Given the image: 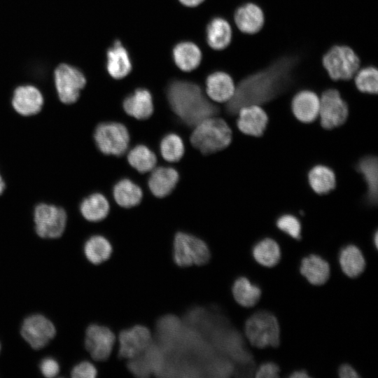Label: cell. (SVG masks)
Segmentation results:
<instances>
[{
  "mask_svg": "<svg viewBox=\"0 0 378 378\" xmlns=\"http://www.w3.org/2000/svg\"><path fill=\"white\" fill-rule=\"evenodd\" d=\"M5 188H6V184L2 178V176L0 174V195L4 192Z\"/></svg>",
  "mask_w": 378,
  "mask_h": 378,
  "instance_id": "44",
  "label": "cell"
},
{
  "mask_svg": "<svg viewBox=\"0 0 378 378\" xmlns=\"http://www.w3.org/2000/svg\"><path fill=\"white\" fill-rule=\"evenodd\" d=\"M160 153L168 162H177L184 153V145L182 139L176 134H169L161 141Z\"/></svg>",
  "mask_w": 378,
  "mask_h": 378,
  "instance_id": "34",
  "label": "cell"
},
{
  "mask_svg": "<svg viewBox=\"0 0 378 378\" xmlns=\"http://www.w3.org/2000/svg\"><path fill=\"white\" fill-rule=\"evenodd\" d=\"M339 260L342 270L349 277L359 276L365 267V258L360 249L354 245L344 247L340 252Z\"/></svg>",
  "mask_w": 378,
  "mask_h": 378,
  "instance_id": "29",
  "label": "cell"
},
{
  "mask_svg": "<svg viewBox=\"0 0 378 378\" xmlns=\"http://www.w3.org/2000/svg\"><path fill=\"white\" fill-rule=\"evenodd\" d=\"M43 103V97L41 91L31 85L18 87L11 99L13 109L22 116L36 115L41 111Z\"/></svg>",
  "mask_w": 378,
  "mask_h": 378,
  "instance_id": "14",
  "label": "cell"
},
{
  "mask_svg": "<svg viewBox=\"0 0 378 378\" xmlns=\"http://www.w3.org/2000/svg\"><path fill=\"white\" fill-rule=\"evenodd\" d=\"M172 256L176 265L184 267L206 264L211 253L202 239L192 234L178 232L174 238Z\"/></svg>",
  "mask_w": 378,
  "mask_h": 378,
  "instance_id": "5",
  "label": "cell"
},
{
  "mask_svg": "<svg viewBox=\"0 0 378 378\" xmlns=\"http://www.w3.org/2000/svg\"><path fill=\"white\" fill-rule=\"evenodd\" d=\"M109 204L106 198L100 193L92 194L83 200L80 211L83 217L90 222H99L108 214Z\"/></svg>",
  "mask_w": 378,
  "mask_h": 378,
  "instance_id": "26",
  "label": "cell"
},
{
  "mask_svg": "<svg viewBox=\"0 0 378 378\" xmlns=\"http://www.w3.org/2000/svg\"><path fill=\"white\" fill-rule=\"evenodd\" d=\"M253 256L260 265L269 267H273L281 258L279 246L272 239H263L253 247Z\"/></svg>",
  "mask_w": 378,
  "mask_h": 378,
  "instance_id": "32",
  "label": "cell"
},
{
  "mask_svg": "<svg viewBox=\"0 0 378 378\" xmlns=\"http://www.w3.org/2000/svg\"><path fill=\"white\" fill-rule=\"evenodd\" d=\"M279 368L274 363L268 362L262 364L256 372L258 378H275L279 377Z\"/></svg>",
  "mask_w": 378,
  "mask_h": 378,
  "instance_id": "40",
  "label": "cell"
},
{
  "mask_svg": "<svg viewBox=\"0 0 378 378\" xmlns=\"http://www.w3.org/2000/svg\"><path fill=\"white\" fill-rule=\"evenodd\" d=\"M232 295L238 304L245 307H251L259 301L261 290L246 277H240L233 284Z\"/></svg>",
  "mask_w": 378,
  "mask_h": 378,
  "instance_id": "31",
  "label": "cell"
},
{
  "mask_svg": "<svg viewBox=\"0 0 378 378\" xmlns=\"http://www.w3.org/2000/svg\"><path fill=\"white\" fill-rule=\"evenodd\" d=\"M355 84L362 92L377 94L378 73L376 68L368 66L358 70L355 74Z\"/></svg>",
  "mask_w": 378,
  "mask_h": 378,
  "instance_id": "35",
  "label": "cell"
},
{
  "mask_svg": "<svg viewBox=\"0 0 378 378\" xmlns=\"http://www.w3.org/2000/svg\"><path fill=\"white\" fill-rule=\"evenodd\" d=\"M123 108L130 115L144 120L149 118L153 112V103L150 92L146 89H137L126 97Z\"/></svg>",
  "mask_w": 378,
  "mask_h": 378,
  "instance_id": "20",
  "label": "cell"
},
{
  "mask_svg": "<svg viewBox=\"0 0 378 378\" xmlns=\"http://www.w3.org/2000/svg\"><path fill=\"white\" fill-rule=\"evenodd\" d=\"M274 68L252 75L242 80L227 102V111L232 115L251 104H263L278 95L286 86L287 74L284 70Z\"/></svg>",
  "mask_w": 378,
  "mask_h": 378,
  "instance_id": "1",
  "label": "cell"
},
{
  "mask_svg": "<svg viewBox=\"0 0 378 378\" xmlns=\"http://www.w3.org/2000/svg\"><path fill=\"white\" fill-rule=\"evenodd\" d=\"M106 68L110 76L115 79L125 77L132 70L128 52L119 41H115L107 52Z\"/></svg>",
  "mask_w": 378,
  "mask_h": 378,
  "instance_id": "22",
  "label": "cell"
},
{
  "mask_svg": "<svg viewBox=\"0 0 378 378\" xmlns=\"http://www.w3.org/2000/svg\"><path fill=\"white\" fill-rule=\"evenodd\" d=\"M151 342V332L146 326L136 325L123 330L118 335V355L122 358L132 359L147 350Z\"/></svg>",
  "mask_w": 378,
  "mask_h": 378,
  "instance_id": "13",
  "label": "cell"
},
{
  "mask_svg": "<svg viewBox=\"0 0 378 378\" xmlns=\"http://www.w3.org/2000/svg\"><path fill=\"white\" fill-rule=\"evenodd\" d=\"M113 194L116 202L125 208L139 204L143 195L140 187L127 178L120 180L115 185Z\"/></svg>",
  "mask_w": 378,
  "mask_h": 378,
  "instance_id": "30",
  "label": "cell"
},
{
  "mask_svg": "<svg viewBox=\"0 0 378 378\" xmlns=\"http://www.w3.org/2000/svg\"><path fill=\"white\" fill-rule=\"evenodd\" d=\"M234 19L238 29L248 34L258 32L265 21L263 11L253 3H247L239 6L234 13Z\"/></svg>",
  "mask_w": 378,
  "mask_h": 378,
  "instance_id": "17",
  "label": "cell"
},
{
  "mask_svg": "<svg viewBox=\"0 0 378 378\" xmlns=\"http://www.w3.org/2000/svg\"><path fill=\"white\" fill-rule=\"evenodd\" d=\"M330 272L328 262L317 255L305 257L301 262V274L313 285L325 284L330 276Z\"/></svg>",
  "mask_w": 378,
  "mask_h": 378,
  "instance_id": "23",
  "label": "cell"
},
{
  "mask_svg": "<svg viewBox=\"0 0 378 378\" xmlns=\"http://www.w3.org/2000/svg\"><path fill=\"white\" fill-rule=\"evenodd\" d=\"M54 80L58 97L66 104L75 103L86 84L83 73L66 64H62L55 69Z\"/></svg>",
  "mask_w": 378,
  "mask_h": 378,
  "instance_id": "9",
  "label": "cell"
},
{
  "mask_svg": "<svg viewBox=\"0 0 378 378\" xmlns=\"http://www.w3.org/2000/svg\"><path fill=\"white\" fill-rule=\"evenodd\" d=\"M178 181L176 169L168 167H160L154 169L148 179L151 192L158 197L168 195L175 188Z\"/></svg>",
  "mask_w": 378,
  "mask_h": 378,
  "instance_id": "21",
  "label": "cell"
},
{
  "mask_svg": "<svg viewBox=\"0 0 378 378\" xmlns=\"http://www.w3.org/2000/svg\"><path fill=\"white\" fill-rule=\"evenodd\" d=\"M179 1L186 6L194 7L200 4L204 0H179Z\"/></svg>",
  "mask_w": 378,
  "mask_h": 378,
  "instance_id": "42",
  "label": "cell"
},
{
  "mask_svg": "<svg viewBox=\"0 0 378 378\" xmlns=\"http://www.w3.org/2000/svg\"><path fill=\"white\" fill-rule=\"evenodd\" d=\"M130 164L141 173L151 171L155 167L157 158L155 153L144 145H138L128 153Z\"/></svg>",
  "mask_w": 378,
  "mask_h": 378,
  "instance_id": "33",
  "label": "cell"
},
{
  "mask_svg": "<svg viewBox=\"0 0 378 378\" xmlns=\"http://www.w3.org/2000/svg\"><path fill=\"white\" fill-rule=\"evenodd\" d=\"M357 171L361 174L366 186L365 199L369 204H377V158L374 155L362 158L356 165Z\"/></svg>",
  "mask_w": 378,
  "mask_h": 378,
  "instance_id": "19",
  "label": "cell"
},
{
  "mask_svg": "<svg viewBox=\"0 0 378 378\" xmlns=\"http://www.w3.org/2000/svg\"><path fill=\"white\" fill-rule=\"evenodd\" d=\"M339 376L341 378H358L357 372L349 365L344 364L339 369Z\"/></svg>",
  "mask_w": 378,
  "mask_h": 378,
  "instance_id": "41",
  "label": "cell"
},
{
  "mask_svg": "<svg viewBox=\"0 0 378 378\" xmlns=\"http://www.w3.org/2000/svg\"><path fill=\"white\" fill-rule=\"evenodd\" d=\"M128 368L137 377H147L152 372L148 360L142 354L130 359Z\"/></svg>",
  "mask_w": 378,
  "mask_h": 378,
  "instance_id": "37",
  "label": "cell"
},
{
  "mask_svg": "<svg viewBox=\"0 0 378 378\" xmlns=\"http://www.w3.org/2000/svg\"><path fill=\"white\" fill-rule=\"evenodd\" d=\"M99 150L106 155L120 156L128 148L130 135L127 128L118 122H102L94 132Z\"/></svg>",
  "mask_w": 378,
  "mask_h": 378,
  "instance_id": "8",
  "label": "cell"
},
{
  "mask_svg": "<svg viewBox=\"0 0 378 378\" xmlns=\"http://www.w3.org/2000/svg\"><path fill=\"white\" fill-rule=\"evenodd\" d=\"M291 378H307L309 377L308 374L304 370H297L294 371L290 375Z\"/></svg>",
  "mask_w": 378,
  "mask_h": 378,
  "instance_id": "43",
  "label": "cell"
},
{
  "mask_svg": "<svg viewBox=\"0 0 378 378\" xmlns=\"http://www.w3.org/2000/svg\"><path fill=\"white\" fill-rule=\"evenodd\" d=\"M22 338L34 349H41L55 337L56 329L53 323L40 314L25 318L21 325Z\"/></svg>",
  "mask_w": 378,
  "mask_h": 378,
  "instance_id": "10",
  "label": "cell"
},
{
  "mask_svg": "<svg viewBox=\"0 0 378 378\" xmlns=\"http://www.w3.org/2000/svg\"><path fill=\"white\" fill-rule=\"evenodd\" d=\"M237 113V127L242 133L253 136L262 135L268 123V116L260 105L243 106Z\"/></svg>",
  "mask_w": 378,
  "mask_h": 378,
  "instance_id": "15",
  "label": "cell"
},
{
  "mask_svg": "<svg viewBox=\"0 0 378 378\" xmlns=\"http://www.w3.org/2000/svg\"><path fill=\"white\" fill-rule=\"evenodd\" d=\"M323 65L332 80H349L358 70L360 59L351 48L335 46L323 55Z\"/></svg>",
  "mask_w": 378,
  "mask_h": 378,
  "instance_id": "7",
  "label": "cell"
},
{
  "mask_svg": "<svg viewBox=\"0 0 378 378\" xmlns=\"http://www.w3.org/2000/svg\"><path fill=\"white\" fill-rule=\"evenodd\" d=\"M39 369L44 377L52 378L59 374L60 367L59 363L55 358L46 357L41 361Z\"/></svg>",
  "mask_w": 378,
  "mask_h": 378,
  "instance_id": "39",
  "label": "cell"
},
{
  "mask_svg": "<svg viewBox=\"0 0 378 378\" xmlns=\"http://www.w3.org/2000/svg\"><path fill=\"white\" fill-rule=\"evenodd\" d=\"M349 108L339 91L328 89L324 91L320 99L318 116L321 125L331 130L343 125L348 117Z\"/></svg>",
  "mask_w": 378,
  "mask_h": 378,
  "instance_id": "11",
  "label": "cell"
},
{
  "mask_svg": "<svg viewBox=\"0 0 378 378\" xmlns=\"http://www.w3.org/2000/svg\"><path fill=\"white\" fill-rule=\"evenodd\" d=\"M173 58L176 66L183 71H191L200 64L202 52L195 43L185 41L173 49Z\"/></svg>",
  "mask_w": 378,
  "mask_h": 378,
  "instance_id": "24",
  "label": "cell"
},
{
  "mask_svg": "<svg viewBox=\"0 0 378 378\" xmlns=\"http://www.w3.org/2000/svg\"><path fill=\"white\" fill-rule=\"evenodd\" d=\"M232 141V130L227 122L214 116L207 118L195 125L191 134L192 146L204 154L221 150Z\"/></svg>",
  "mask_w": 378,
  "mask_h": 378,
  "instance_id": "3",
  "label": "cell"
},
{
  "mask_svg": "<svg viewBox=\"0 0 378 378\" xmlns=\"http://www.w3.org/2000/svg\"><path fill=\"white\" fill-rule=\"evenodd\" d=\"M0 351H1V344H0Z\"/></svg>",
  "mask_w": 378,
  "mask_h": 378,
  "instance_id": "46",
  "label": "cell"
},
{
  "mask_svg": "<svg viewBox=\"0 0 378 378\" xmlns=\"http://www.w3.org/2000/svg\"><path fill=\"white\" fill-rule=\"evenodd\" d=\"M276 226L293 239H299L301 237L300 222L293 215L287 214L279 216L276 220Z\"/></svg>",
  "mask_w": 378,
  "mask_h": 378,
  "instance_id": "36",
  "label": "cell"
},
{
  "mask_svg": "<svg viewBox=\"0 0 378 378\" xmlns=\"http://www.w3.org/2000/svg\"><path fill=\"white\" fill-rule=\"evenodd\" d=\"M245 335L257 348L276 347L279 344L280 329L276 318L270 312H258L245 323Z\"/></svg>",
  "mask_w": 378,
  "mask_h": 378,
  "instance_id": "4",
  "label": "cell"
},
{
  "mask_svg": "<svg viewBox=\"0 0 378 378\" xmlns=\"http://www.w3.org/2000/svg\"><path fill=\"white\" fill-rule=\"evenodd\" d=\"M115 342V334L106 326L91 324L86 329L85 346L94 360H107L113 351Z\"/></svg>",
  "mask_w": 378,
  "mask_h": 378,
  "instance_id": "12",
  "label": "cell"
},
{
  "mask_svg": "<svg viewBox=\"0 0 378 378\" xmlns=\"http://www.w3.org/2000/svg\"><path fill=\"white\" fill-rule=\"evenodd\" d=\"M374 245L376 247H377V244H378V241H377V239H378V235H377V232H375L374 234Z\"/></svg>",
  "mask_w": 378,
  "mask_h": 378,
  "instance_id": "45",
  "label": "cell"
},
{
  "mask_svg": "<svg viewBox=\"0 0 378 378\" xmlns=\"http://www.w3.org/2000/svg\"><path fill=\"white\" fill-rule=\"evenodd\" d=\"M235 89L232 78L225 72H214L206 80V94L217 102H229L233 97Z\"/></svg>",
  "mask_w": 378,
  "mask_h": 378,
  "instance_id": "18",
  "label": "cell"
},
{
  "mask_svg": "<svg viewBox=\"0 0 378 378\" xmlns=\"http://www.w3.org/2000/svg\"><path fill=\"white\" fill-rule=\"evenodd\" d=\"M206 41L214 50H223L230 44L232 29L227 20L221 18L213 19L206 27Z\"/></svg>",
  "mask_w": 378,
  "mask_h": 378,
  "instance_id": "25",
  "label": "cell"
},
{
  "mask_svg": "<svg viewBox=\"0 0 378 378\" xmlns=\"http://www.w3.org/2000/svg\"><path fill=\"white\" fill-rule=\"evenodd\" d=\"M112 252L111 244L102 235L90 237L83 246V253L86 259L94 265H99L108 260Z\"/></svg>",
  "mask_w": 378,
  "mask_h": 378,
  "instance_id": "27",
  "label": "cell"
},
{
  "mask_svg": "<svg viewBox=\"0 0 378 378\" xmlns=\"http://www.w3.org/2000/svg\"><path fill=\"white\" fill-rule=\"evenodd\" d=\"M34 229L41 238L57 239L64 232L67 214L65 210L55 204L40 203L34 209Z\"/></svg>",
  "mask_w": 378,
  "mask_h": 378,
  "instance_id": "6",
  "label": "cell"
},
{
  "mask_svg": "<svg viewBox=\"0 0 378 378\" xmlns=\"http://www.w3.org/2000/svg\"><path fill=\"white\" fill-rule=\"evenodd\" d=\"M308 181L312 189L319 195L328 193L336 186V178L333 170L323 164L316 165L310 169Z\"/></svg>",
  "mask_w": 378,
  "mask_h": 378,
  "instance_id": "28",
  "label": "cell"
},
{
  "mask_svg": "<svg viewBox=\"0 0 378 378\" xmlns=\"http://www.w3.org/2000/svg\"><path fill=\"white\" fill-rule=\"evenodd\" d=\"M320 99L311 90L298 92L291 102V109L295 117L300 122L309 123L318 116Z\"/></svg>",
  "mask_w": 378,
  "mask_h": 378,
  "instance_id": "16",
  "label": "cell"
},
{
  "mask_svg": "<svg viewBox=\"0 0 378 378\" xmlns=\"http://www.w3.org/2000/svg\"><path fill=\"white\" fill-rule=\"evenodd\" d=\"M97 375L95 366L89 361H81L77 363L71 371L73 378H94Z\"/></svg>",
  "mask_w": 378,
  "mask_h": 378,
  "instance_id": "38",
  "label": "cell"
},
{
  "mask_svg": "<svg viewBox=\"0 0 378 378\" xmlns=\"http://www.w3.org/2000/svg\"><path fill=\"white\" fill-rule=\"evenodd\" d=\"M167 99L174 112L189 126H195L203 120L214 116L218 109L202 94L197 85L176 80L167 88Z\"/></svg>",
  "mask_w": 378,
  "mask_h": 378,
  "instance_id": "2",
  "label": "cell"
}]
</instances>
